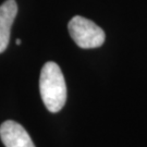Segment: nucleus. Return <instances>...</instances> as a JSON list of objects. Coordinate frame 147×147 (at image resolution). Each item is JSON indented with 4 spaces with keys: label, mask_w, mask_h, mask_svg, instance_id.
I'll use <instances>...</instances> for the list:
<instances>
[{
    "label": "nucleus",
    "mask_w": 147,
    "mask_h": 147,
    "mask_svg": "<svg viewBox=\"0 0 147 147\" xmlns=\"http://www.w3.org/2000/svg\"><path fill=\"white\" fill-rule=\"evenodd\" d=\"M68 30L74 42L81 48H98L105 42V32L96 23L83 16H73L69 22Z\"/></svg>",
    "instance_id": "nucleus-2"
},
{
    "label": "nucleus",
    "mask_w": 147,
    "mask_h": 147,
    "mask_svg": "<svg viewBox=\"0 0 147 147\" xmlns=\"http://www.w3.org/2000/svg\"><path fill=\"white\" fill-rule=\"evenodd\" d=\"M16 45H21V39H16Z\"/></svg>",
    "instance_id": "nucleus-5"
},
{
    "label": "nucleus",
    "mask_w": 147,
    "mask_h": 147,
    "mask_svg": "<svg viewBox=\"0 0 147 147\" xmlns=\"http://www.w3.org/2000/svg\"><path fill=\"white\" fill-rule=\"evenodd\" d=\"M0 137L5 147H35L26 130L14 121L8 120L1 124Z\"/></svg>",
    "instance_id": "nucleus-3"
},
{
    "label": "nucleus",
    "mask_w": 147,
    "mask_h": 147,
    "mask_svg": "<svg viewBox=\"0 0 147 147\" xmlns=\"http://www.w3.org/2000/svg\"><path fill=\"white\" fill-rule=\"evenodd\" d=\"M18 13L16 0H7L0 5V53H3L10 40L11 27Z\"/></svg>",
    "instance_id": "nucleus-4"
},
{
    "label": "nucleus",
    "mask_w": 147,
    "mask_h": 147,
    "mask_svg": "<svg viewBox=\"0 0 147 147\" xmlns=\"http://www.w3.org/2000/svg\"><path fill=\"white\" fill-rule=\"evenodd\" d=\"M39 92L48 111L57 113L65 105L67 85L57 63L49 61L44 64L39 76Z\"/></svg>",
    "instance_id": "nucleus-1"
}]
</instances>
